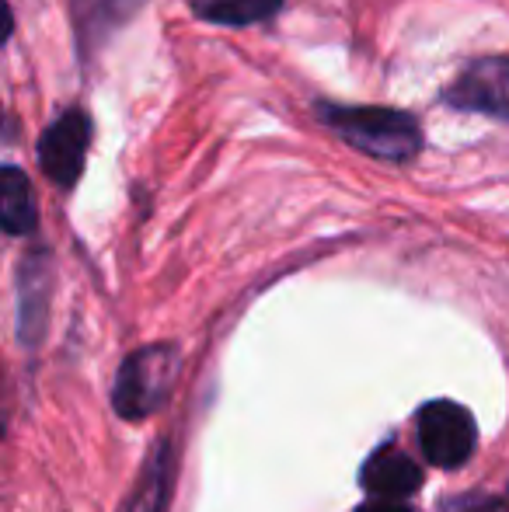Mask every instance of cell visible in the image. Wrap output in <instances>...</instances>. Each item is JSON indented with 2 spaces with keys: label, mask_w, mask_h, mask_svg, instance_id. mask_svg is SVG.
<instances>
[{
  "label": "cell",
  "mask_w": 509,
  "mask_h": 512,
  "mask_svg": "<svg viewBox=\"0 0 509 512\" xmlns=\"http://www.w3.org/2000/svg\"><path fill=\"white\" fill-rule=\"evenodd\" d=\"M318 119L332 129L335 136L377 161H412L422 150V129L408 112L381 105H332L318 102Z\"/></svg>",
  "instance_id": "6da1fadb"
},
{
  "label": "cell",
  "mask_w": 509,
  "mask_h": 512,
  "mask_svg": "<svg viewBox=\"0 0 509 512\" xmlns=\"http://www.w3.org/2000/svg\"><path fill=\"white\" fill-rule=\"evenodd\" d=\"M178 356L171 345H147V349L133 352L123 363L116 380V401L119 415L129 422H140V418L154 415L164 405V398L171 394V380H175Z\"/></svg>",
  "instance_id": "7a4b0ae2"
},
{
  "label": "cell",
  "mask_w": 509,
  "mask_h": 512,
  "mask_svg": "<svg viewBox=\"0 0 509 512\" xmlns=\"http://www.w3.org/2000/svg\"><path fill=\"white\" fill-rule=\"evenodd\" d=\"M419 446L429 464L454 467L468 464L475 453V418L457 401H429L419 411Z\"/></svg>",
  "instance_id": "3957f363"
},
{
  "label": "cell",
  "mask_w": 509,
  "mask_h": 512,
  "mask_svg": "<svg viewBox=\"0 0 509 512\" xmlns=\"http://www.w3.org/2000/svg\"><path fill=\"white\" fill-rule=\"evenodd\" d=\"M88 143H91L88 112H81V108H70V112H63L39 140V164H42V171H46L49 182L70 189V185H74L77 178H81V171H84Z\"/></svg>",
  "instance_id": "277c9868"
},
{
  "label": "cell",
  "mask_w": 509,
  "mask_h": 512,
  "mask_svg": "<svg viewBox=\"0 0 509 512\" xmlns=\"http://www.w3.org/2000/svg\"><path fill=\"white\" fill-rule=\"evenodd\" d=\"M447 102L468 112H485L509 119V56L475 60L447 88Z\"/></svg>",
  "instance_id": "5b68a950"
},
{
  "label": "cell",
  "mask_w": 509,
  "mask_h": 512,
  "mask_svg": "<svg viewBox=\"0 0 509 512\" xmlns=\"http://www.w3.org/2000/svg\"><path fill=\"white\" fill-rule=\"evenodd\" d=\"M363 488H367L374 499H394L405 502L412 492H419L422 485V467L408 457L398 446H381L374 457L363 464L360 474Z\"/></svg>",
  "instance_id": "8992f818"
},
{
  "label": "cell",
  "mask_w": 509,
  "mask_h": 512,
  "mask_svg": "<svg viewBox=\"0 0 509 512\" xmlns=\"http://www.w3.org/2000/svg\"><path fill=\"white\" fill-rule=\"evenodd\" d=\"M0 220L11 237H25L39 227V203H35L32 182L14 164L0 171Z\"/></svg>",
  "instance_id": "52a82bcc"
},
{
  "label": "cell",
  "mask_w": 509,
  "mask_h": 512,
  "mask_svg": "<svg viewBox=\"0 0 509 512\" xmlns=\"http://www.w3.org/2000/svg\"><path fill=\"white\" fill-rule=\"evenodd\" d=\"M192 14L213 25H258L283 11V0H189Z\"/></svg>",
  "instance_id": "ba28073f"
},
{
  "label": "cell",
  "mask_w": 509,
  "mask_h": 512,
  "mask_svg": "<svg viewBox=\"0 0 509 512\" xmlns=\"http://www.w3.org/2000/svg\"><path fill=\"white\" fill-rule=\"evenodd\" d=\"M21 272H25L28 279H32V290H28V283L21 279L18 286V331H21V342H35V338L42 335V321H46V293H49V272L42 262H28L21 265Z\"/></svg>",
  "instance_id": "9c48e42d"
},
{
  "label": "cell",
  "mask_w": 509,
  "mask_h": 512,
  "mask_svg": "<svg viewBox=\"0 0 509 512\" xmlns=\"http://www.w3.org/2000/svg\"><path fill=\"white\" fill-rule=\"evenodd\" d=\"M164 446H157L154 460L147 467V478L143 485L136 488V499H133V509L129 512H161V502H164Z\"/></svg>",
  "instance_id": "30bf717a"
},
{
  "label": "cell",
  "mask_w": 509,
  "mask_h": 512,
  "mask_svg": "<svg viewBox=\"0 0 509 512\" xmlns=\"http://www.w3.org/2000/svg\"><path fill=\"white\" fill-rule=\"evenodd\" d=\"M356 512H412L405 506V502H394V499H374L367 502V506H360Z\"/></svg>",
  "instance_id": "8fae6325"
}]
</instances>
